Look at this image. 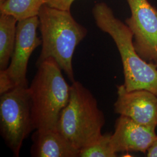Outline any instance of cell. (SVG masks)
Listing matches in <instances>:
<instances>
[{
    "mask_svg": "<svg viewBox=\"0 0 157 157\" xmlns=\"http://www.w3.org/2000/svg\"><path fill=\"white\" fill-rule=\"evenodd\" d=\"M38 17L42 47L36 66L52 58L73 83L75 81L73 54L77 46L87 36V29L75 19L71 11L46 4L40 10Z\"/></svg>",
    "mask_w": 157,
    "mask_h": 157,
    "instance_id": "1",
    "label": "cell"
},
{
    "mask_svg": "<svg viewBox=\"0 0 157 157\" xmlns=\"http://www.w3.org/2000/svg\"><path fill=\"white\" fill-rule=\"evenodd\" d=\"M95 24L108 33L117 47L123 64L124 85L128 91L148 90L157 95V67L139 56L133 45V36L126 23L115 16L104 2H98L92 10Z\"/></svg>",
    "mask_w": 157,
    "mask_h": 157,
    "instance_id": "2",
    "label": "cell"
},
{
    "mask_svg": "<svg viewBox=\"0 0 157 157\" xmlns=\"http://www.w3.org/2000/svg\"><path fill=\"white\" fill-rule=\"evenodd\" d=\"M36 67L28 87L34 130L56 129L60 115L69 100L71 86L57 62L49 58Z\"/></svg>",
    "mask_w": 157,
    "mask_h": 157,
    "instance_id": "3",
    "label": "cell"
},
{
    "mask_svg": "<svg viewBox=\"0 0 157 157\" xmlns=\"http://www.w3.org/2000/svg\"><path fill=\"white\" fill-rule=\"evenodd\" d=\"M105 124V115L94 95L80 82H73L69 100L60 115L56 130L80 150L100 138Z\"/></svg>",
    "mask_w": 157,
    "mask_h": 157,
    "instance_id": "4",
    "label": "cell"
},
{
    "mask_svg": "<svg viewBox=\"0 0 157 157\" xmlns=\"http://www.w3.org/2000/svg\"><path fill=\"white\" fill-rule=\"evenodd\" d=\"M28 87L17 86L0 97L1 135L15 157L24 140L34 130Z\"/></svg>",
    "mask_w": 157,
    "mask_h": 157,
    "instance_id": "5",
    "label": "cell"
},
{
    "mask_svg": "<svg viewBox=\"0 0 157 157\" xmlns=\"http://www.w3.org/2000/svg\"><path fill=\"white\" fill-rule=\"evenodd\" d=\"M39 26L38 16L18 21L11 61L6 70L0 71V94L17 86L28 87L29 61L35 49L42 44L37 33Z\"/></svg>",
    "mask_w": 157,
    "mask_h": 157,
    "instance_id": "6",
    "label": "cell"
},
{
    "mask_svg": "<svg viewBox=\"0 0 157 157\" xmlns=\"http://www.w3.org/2000/svg\"><path fill=\"white\" fill-rule=\"evenodd\" d=\"M131 16L125 23L133 36L139 56L147 62L157 59V10L148 0H127Z\"/></svg>",
    "mask_w": 157,
    "mask_h": 157,
    "instance_id": "7",
    "label": "cell"
},
{
    "mask_svg": "<svg viewBox=\"0 0 157 157\" xmlns=\"http://www.w3.org/2000/svg\"><path fill=\"white\" fill-rule=\"evenodd\" d=\"M114 112L138 124L157 127V95L148 90L128 91L124 84L117 86Z\"/></svg>",
    "mask_w": 157,
    "mask_h": 157,
    "instance_id": "8",
    "label": "cell"
},
{
    "mask_svg": "<svg viewBox=\"0 0 157 157\" xmlns=\"http://www.w3.org/2000/svg\"><path fill=\"white\" fill-rule=\"evenodd\" d=\"M155 129L138 124L129 117L120 115L115 121V131L111 135L113 150L117 154L124 152L145 154L157 138Z\"/></svg>",
    "mask_w": 157,
    "mask_h": 157,
    "instance_id": "9",
    "label": "cell"
},
{
    "mask_svg": "<svg viewBox=\"0 0 157 157\" xmlns=\"http://www.w3.org/2000/svg\"><path fill=\"white\" fill-rule=\"evenodd\" d=\"M32 139V157H79L80 150L56 129L36 130Z\"/></svg>",
    "mask_w": 157,
    "mask_h": 157,
    "instance_id": "10",
    "label": "cell"
},
{
    "mask_svg": "<svg viewBox=\"0 0 157 157\" xmlns=\"http://www.w3.org/2000/svg\"><path fill=\"white\" fill-rule=\"evenodd\" d=\"M18 20L11 15H0V71L6 70L13 52Z\"/></svg>",
    "mask_w": 157,
    "mask_h": 157,
    "instance_id": "11",
    "label": "cell"
},
{
    "mask_svg": "<svg viewBox=\"0 0 157 157\" xmlns=\"http://www.w3.org/2000/svg\"><path fill=\"white\" fill-rule=\"evenodd\" d=\"M45 0H8L0 6V13L11 15L18 21L38 16Z\"/></svg>",
    "mask_w": 157,
    "mask_h": 157,
    "instance_id": "12",
    "label": "cell"
},
{
    "mask_svg": "<svg viewBox=\"0 0 157 157\" xmlns=\"http://www.w3.org/2000/svg\"><path fill=\"white\" fill-rule=\"evenodd\" d=\"M111 133L101 135L100 138L90 146L81 149L79 157H116L118 154L113 150Z\"/></svg>",
    "mask_w": 157,
    "mask_h": 157,
    "instance_id": "13",
    "label": "cell"
},
{
    "mask_svg": "<svg viewBox=\"0 0 157 157\" xmlns=\"http://www.w3.org/2000/svg\"><path fill=\"white\" fill-rule=\"evenodd\" d=\"M75 0H45L46 5L62 10L71 11L72 5Z\"/></svg>",
    "mask_w": 157,
    "mask_h": 157,
    "instance_id": "14",
    "label": "cell"
},
{
    "mask_svg": "<svg viewBox=\"0 0 157 157\" xmlns=\"http://www.w3.org/2000/svg\"><path fill=\"white\" fill-rule=\"evenodd\" d=\"M147 157H157V138L152 143L146 152Z\"/></svg>",
    "mask_w": 157,
    "mask_h": 157,
    "instance_id": "15",
    "label": "cell"
},
{
    "mask_svg": "<svg viewBox=\"0 0 157 157\" xmlns=\"http://www.w3.org/2000/svg\"><path fill=\"white\" fill-rule=\"evenodd\" d=\"M6 1H8V0H0V6L3 4L4 2H6Z\"/></svg>",
    "mask_w": 157,
    "mask_h": 157,
    "instance_id": "16",
    "label": "cell"
},
{
    "mask_svg": "<svg viewBox=\"0 0 157 157\" xmlns=\"http://www.w3.org/2000/svg\"><path fill=\"white\" fill-rule=\"evenodd\" d=\"M154 63H155V65H156V67H157V61H155V62H154Z\"/></svg>",
    "mask_w": 157,
    "mask_h": 157,
    "instance_id": "17",
    "label": "cell"
}]
</instances>
